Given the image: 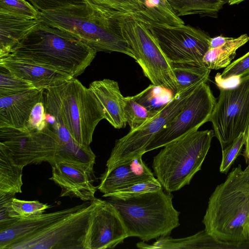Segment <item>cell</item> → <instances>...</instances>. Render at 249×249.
I'll use <instances>...</instances> for the list:
<instances>
[{
  "instance_id": "1",
  "label": "cell",
  "mask_w": 249,
  "mask_h": 249,
  "mask_svg": "<svg viewBox=\"0 0 249 249\" xmlns=\"http://www.w3.org/2000/svg\"><path fill=\"white\" fill-rule=\"evenodd\" d=\"M97 53L74 34L41 21L7 55L75 78L90 65Z\"/></svg>"
},
{
  "instance_id": "2",
  "label": "cell",
  "mask_w": 249,
  "mask_h": 249,
  "mask_svg": "<svg viewBox=\"0 0 249 249\" xmlns=\"http://www.w3.org/2000/svg\"><path fill=\"white\" fill-rule=\"evenodd\" d=\"M213 238L232 243L249 242V164L233 168L209 197L202 220Z\"/></svg>"
},
{
  "instance_id": "3",
  "label": "cell",
  "mask_w": 249,
  "mask_h": 249,
  "mask_svg": "<svg viewBox=\"0 0 249 249\" xmlns=\"http://www.w3.org/2000/svg\"><path fill=\"white\" fill-rule=\"evenodd\" d=\"M39 12L43 23L74 34L97 52H118L134 59L122 31L127 14H106L87 4Z\"/></svg>"
},
{
  "instance_id": "4",
  "label": "cell",
  "mask_w": 249,
  "mask_h": 249,
  "mask_svg": "<svg viewBox=\"0 0 249 249\" xmlns=\"http://www.w3.org/2000/svg\"><path fill=\"white\" fill-rule=\"evenodd\" d=\"M44 105L46 112L63 124L75 142L90 146L104 116L89 88L75 78L63 81L45 90Z\"/></svg>"
},
{
  "instance_id": "5",
  "label": "cell",
  "mask_w": 249,
  "mask_h": 249,
  "mask_svg": "<svg viewBox=\"0 0 249 249\" xmlns=\"http://www.w3.org/2000/svg\"><path fill=\"white\" fill-rule=\"evenodd\" d=\"M173 196L163 189L125 197H108L119 212L128 236L143 241L169 235L179 225L178 212Z\"/></svg>"
},
{
  "instance_id": "6",
  "label": "cell",
  "mask_w": 249,
  "mask_h": 249,
  "mask_svg": "<svg viewBox=\"0 0 249 249\" xmlns=\"http://www.w3.org/2000/svg\"><path fill=\"white\" fill-rule=\"evenodd\" d=\"M213 130L196 131L163 147L153 158L157 179L167 192L189 185L200 171L210 148Z\"/></svg>"
},
{
  "instance_id": "7",
  "label": "cell",
  "mask_w": 249,
  "mask_h": 249,
  "mask_svg": "<svg viewBox=\"0 0 249 249\" xmlns=\"http://www.w3.org/2000/svg\"><path fill=\"white\" fill-rule=\"evenodd\" d=\"M121 27L134 59L144 75L152 84L175 94L177 81L172 63L144 23L130 15H125L122 18Z\"/></svg>"
},
{
  "instance_id": "8",
  "label": "cell",
  "mask_w": 249,
  "mask_h": 249,
  "mask_svg": "<svg viewBox=\"0 0 249 249\" xmlns=\"http://www.w3.org/2000/svg\"><path fill=\"white\" fill-rule=\"evenodd\" d=\"M99 199L84 203L77 211L13 242L6 249H85L91 213Z\"/></svg>"
},
{
  "instance_id": "9",
  "label": "cell",
  "mask_w": 249,
  "mask_h": 249,
  "mask_svg": "<svg viewBox=\"0 0 249 249\" xmlns=\"http://www.w3.org/2000/svg\"><path fill=\"white\" fill-rule=\"evenodd\" d=\"M195 83L176 93L154 116L139 127L117 140L106 163L105 171L143 155L154 136L165 127L181 111L191 94L203 83Z\"/></svg>"
},
{
  "instance_id": "10",
  "label": "cell",
  "mask_w": 249,
  "mask_h": 249,
  "mask_svg": "<svg viewBox=\"0 0 249 249\" xmlns=\"http://www.w3.org/2000/svg\"><path fill=\"white\" fill-rule=\"evenodd\" d=\"M61 145L49 124L40 131L0 126V147L23 167L43 162L51 165Z\"/></svg>"
},
{
  "instance_id": "11",
  "label": "cell",
  "mask_w": 249,
  "mask_h": 249,
  "mask_svg": "<svg viewBox=\"0 0 249 249\" xmlns=\"http://www.w3.org/2000/svg\"><path fill=\"white\" fill-rule=\"evenodd\" d=\"M219 89L210 122L222 150L241 133H246L249 126V76L242 78L235 87Z\"/></svg>"
},
{
  "instance_id": "12",
  "label": "cell",
  "mask_w": 249,
  "mask_h": 249,
  "mask_svg": "<svg viewBox=\"0 0 249 249\" xmlns=\"http://www.w3.org/2000/svg\"><path fill=\"white\" fill-rule=\"evenodd\" d=\"M217 99L207 82L202 83L190 95L178 115L156 135L145 152L164 147L196 131L210 119Z\"/></svg>"
},
{
  "instance_id": "13",
  "label": "cell",
  "mask_w": 249,
  "mask_h": 249,
  "mask_svg": "<svg viewBox=\"0 0 249 249\" xmlns=\"http://www.w3.org/2000/svg\"><path fill=\"white\" fill-rule=\"evenodd\" d=\"M143 23L171 63L192 62L204 66L202 59L209 49L211 38L204 31L184 24L172 27Z\"/></svg>"
},
{
  "instance_id": "14",
  "label": "cell",
  "mask_w": 249,
  "mask_h": 249,
  "mask_svg": "<svg viewBox=\"0 0 249 249\" xmlns=\"http://www.w3.org/2000/svg\"><path fill=\"white\" fill-rule=\"evenodd\" d=\"M127 237L118 210L107 200L99 199L91 213L85 249H113Z\"/></svg>"
},
{
  "instance_id": "15",
  "label": "cell",
  "mask_w": 249,
  "mask_h": 249,
  "mask_svg": "<svg viewBox=\"0 0 249 249\" xmlns=\"http://www.w3.org/2000/svg\"><path fill=\"white\" fill-rule=\"evenodd\" d=\"M52 177L49 178L61 188L60 196L76 197L84 201H93L97 198V188L93 183L96 180L93 169L64 160L51 165Z\"/></svg>"
},
{
  "instance_id": "16",
  "label": "cell",
  "mask_w": 249,
  "mask_h": 249,
  "mask_svg": "<svg viewBox=\"0 0 249 249\" xmlns=\"http://www.w3.org/2000/svg\"><path fill=\"white\" fill-rule=\"evenodd\" d=\"M44 89H33L9 96H0V126L28 128L34 107L44 102Z\"/></svg>"
},
{
  "instance_id": "17",
  "label": "cell",
  "mask_w": 249,
  "mask_h": 249,
  "mask_svg": "<svg viewBox=\"0 0 249 249\" xmlns=\"http://www.w3.org/2000/svg\"><path fill=\"white\" fill-rule=\"evenodd\" d=\"M0 67L34 86L46 89L72 78L71 75L9 55L0 57Z\"/></svg>"
},
{
  "instance_id": "18",
  "label": "cell",
  "mask_w": 249,
  "mask_h": 249,
  "mask_svg": "<svg viewBox=\"0 0 249 249\" xmlns=\"http://www.w3.org/2000/svg\"><path fill=\"white\" fill-rule=\"evenodd\" d=\"M83 205V203L52 213L17 219L8 225L0 227V249H6L13 242L40 231L77 211Z\"/></svg>"
},
{
  "instance_id": "19",
  "label": "cell",
  "mask_w": 249,
  "mask_h": 249,
  "mask_svg": "<svg viewBox=\"0 0 249 249\" xmlns=\"http://www.w3.org/2000/svg\"><path fill=\"white\" fill-rule=\"evenodd\" d=\"M90 89L100 104L104 119L114 128H124L127 124L124 114V97L117 82L109 79L95 80L89 85Z\"/></svg>"
},
{
  "instance_id": "20",
  "label": "cell",
  "mask_w": 249,
  "mask_h": 249,
  "mask_svg": "<svg viewBox=\"0 0 249 249\" xmlns=\"http://www.w3.org/2000/svg\"><path fill=\"white\" fill-rule=\"evenodd\" d=\"M42 20L13 11L0 9V57L32 31Z\"/></svg>"
},
{
  "instance_id": "21",
  "label": "cell",
  "mask_w": 249,
  "mask_h": 249,
  "mask_svg": "<svg viewBox=\"0 0 249 249\" xmlns=\"http://www.w3.org/2000/svg\"><path fill=\"white\" fill-rule=\"evenodd\" d=\"M137 0L141 9L140 18L138 20L142 22H151L172 27L184 24L167 0Z\"/></svg>"
},
{
  "instance_id": "22",
  "label": "cell",
  "mask_w": 249,
  "mask_h": 249,
  "mask_svg": "<svg viewBox=\"0 0 249 249\" xmlns=\"http://www.w3.org/2000/svg\"><path fill=\"white\" fill-rule=\"evenodd\" d=\"M214 242V238L203 230L187 237L173 238L163 236L152 245L141 242L137 243L136 246L143 249H213Z\"/></svg>"
},
{
  "instance_id": "23",
  "label": "cell",
  "mask_w": 249,
  "mask_h": 249,
  "mask_svg": "<svg viewBox=\"0 0 249 249\" xmlns=\"http://www.w3.org/2000/svg\"><path fill=\"white\" fill-rule=\"evenodd\" d=\"M249 41V36L243 34L238 37H231L222 45L209 48L204 55L202 63L211 70H219L229 66L236 55V51Z\"/></svg>"
},
{
  "instance_id": "24",
  "label": "cell",
  "mask_w": 249,
  "mask_h": 249,
  "mask_svg": "<svg viewBox=\"0 0 249 249\" xmlns=\"http://www.w3.org/2000/svg\"><path fill=\"white\" fill-rule=\"evenodd\" d=\"M23 168L15 163L9 154L0 147V196H15L22 192Z\"/></svg>"
},
{
  "instance_id": "25",
  "label": "cell",
  "mask_w": 249,
  "mask_h": 249,
  "mask_svg": "<svg viewBox=\"0 0 249 249\" xmlns=\"http://www.w3.org/2000/svg\"><path fill=\"white\" fill-rule=\"evenodd\" d=\"M171 63L177 81V93L195 83L207 82L209 79L211 70L204 66L192 62Z\"/></svg>"
},
{
  "instance_id": "26",
  "label": "cell",
  "mask_w": 249,
  "mask_h": 249,
  "mask_svg": "<svg viewBox=\"0 0 249 249\" xmlns=\"http://www.w3.org/2000/svg\"><path fill=\"white\" fill-rule=\"evenodd\" d=\"M179 17L200 14L214 17L222 8L225 0H167Z\"/></svg>"
},
{
  "instance_id": "27",
  "label": "cell",
  "mask_w": 249,
  "mask_h": 249,
  "mask_svg": "<svg viewBox=\"0 0 249 249\" xmlns=\"http://www.w3.org/2000/svg\"><path fill=\"white\" fill-rule=\"evenodd\" d=\"M95 158V155L90 146L82 145L72 139L67 143L61 145L53 163L55 161L64 160L93 169Z\"/></svg>"
},
{
  "instance_id": "28",
  "label": "cell",
  "mask_w": 249,
  "mask_h": 249,
  "mask_svg": "<svg viewBox=\"0 0 249 249\" xmlns=\"http://www.w3.org/2000/svg\"><path fill=\"white\" fill-rule=\"evenodd\" d=\"M100 182L97 190L104 195L137 182L130 169L128 162L119 164L109 171H105L100 177Z\"/></svg>"
},
{
  "instance_id": "29",
  "label": "cell",
  "mask_w": 249,
  "mask_h": 249,
  "mask_svg": "<svg viewBox=\"0 0 249 249\" xmlns=\"http://www.w3.org/2000/svg\"><path fill=\"white\" fill-rule=\"evenodd\" d=\"M174 95L171 91L152 84L132 97L135 101L156 115Z\"/></svg>"
},
{
  "instance_id": "30",
  "label": "cell",
  "mask_w": 249,
  "mask_h": 249,
  "mask_svg": "<svg viewBox=\"0 0 249 249\" xmlns=\"http://www.w3.org/2000/svg\"><path fill=\"white\" fill-rule=\"evenodd\" d=\"M94 10L106 14H124L136 19L141 16V6L137 0H85Z\"/></svg>"
},
{
  "instance_id": "31",
  "label": "cell",
  "mask_w": 249,
  "mask_h": 249,
  "mask_svg": "<svg viewBox=\"0 0 249 249\" xmlns=\"http://www.w3.org/2000/svg\"><path fill=\"white\" fill-rule=\"evenodd\" d=\"M124 114L130 130L137 129L155 115L135 101L132 96L124 97Z\"/></svg>"
},
{
  "instance_id": "32",
  "label": "cell",
  "mask_w": 249,
  "mask_h": 249,
  "mask_svg": "<svg viewBox=\"0 0 249 249\" xmlns=\"http://www.w3.org/2000/svg\"><path fill=\"white\" fill-rule=\"evenodd\" d=\"M163 189L161 185L156 178L145 181L134 182L106 195L105 197H125L145 193L154 192Z\"/></svg>"
},
{
  "instance_id": "33",
  "label": "cell",
  "mask_w": 249,
  "mask_h": 249,
  "mask_svg": "<svg viewBox=\"0 0 249 249\" xmlns=\"http://www.w3.org/2000/svg\"><path fill=\"white\" fill-rule=\"evenodd\" d=\"M0 67V96H9L35 88L30 83Z\"/></svg>"
},
{
  "instance_id": "34",
  "label": "cell",
  "mask_w": 249,
  "mask_h": 249,
  "mask_svg": "<svg viewBox=\"0 0 249 249\" xmlns=\"http://www.w3.org/2000/svg\"><path fill=\"white\" fill-rule=\"evenodd\" d=\"M246 142V133H241L231 144L222 149L220 172L227 174L237 158L241 154Z\"/></svg>"
},
{
  "instance_id": "35",
  "label": "cell",
  "mask_w": 249,
  "mask_h": 249,
  "mask_svg": "<svg viewBox=\"0 0 249 249\" xmlns=\"http://www.w3.org/2000/svg\"><path fill=\"white\" fill-rule=\"evenodd\" d=\"M216 75L222 79L233 76L242 78L249 76V52L231 63L222 73H217Z\"/></svg>"
},
{
  "instance_id": "36",
  "label": "cell",
  "mask_w": 249,
  "mask_h": 249,
  "mask_svg": "<svg viewBox=\"0 0 249 249\" xmlns=\"http://www.w3.org/2000/svg\"><path fill=\"white\" fill-rule=\"evenodd\" d=\"M0 9L37 18L40 12L27 0H0Z\"/></svg>"
},
{
  "instance_id": "37",
  "label": "cell",
  "mask_w": 249,
  "mask_h": 249,
  "mask_svg": "<svg viewBox=\"0 0 249 249\" xmlns=\"http://www.w3.org/2000/svg\"><path fill=\"white\" fill-rule=\"evenodd\" d=\"M39 12L56 10L86 4L85 0H27Z\"/></svg>"
},
{
  "instance_id": "38",
  "label": "cell",
  "mask_w": 249,
  "mask_h": 249,
  "mask_svg": "<svg viewBox=\"0 0 249 249\" xmlns=\"http://www.w3.org/2000/svg\"><path fill=\"white\" fill-rule=\"evenodd\" d=\"M143 155H140L127 161L130 169L136 182L155 178L154 174L144 163Z\"/></svg>"
},
{
  "instance_id": "39",
  "label": "cell",
  "mask_w": 249,
  "mask_h": 249,
  "mask_svg": "<svg viewBox=\"0 0 249 249\" xmlns=\"http://www.w3.org/2000/svg\"><path fill=\"white\" fill-rule=\"evenodd\" d=\"M46 109L44 102L37 103L33 107L28 124L30 130H42L49 124L45 120Z\"/></svg>"
},
{
  "instance_id": "40",
  "label": "cell",
  "mask_w": 249,
  "mask_h": 249,
  "mask_svg": "<svg viewBox=\"0 0 249 249\" xmlns=\"http://www.w3.org/2000/svg\"><path fill=\"white\" fill-rule=\"evenodd\" d=\"M230 38L231 37H225L222 36H219L213 38H211L209 48H215L218 47L224 44L226 42L230 39Z\"/></svg>"
},
{
  "instance_id": "41",
  "label": "cell",
  "mask_w": 249,
  "mask_h": 249,
  "mask_svg": "<svg viewBox=\"0 0 249 249\" xmlns=\"http://www.w3.org/2000/svg\"><path fill=\"white\" fill-rule=\"evenodd\" d=\"M245 149L243 155L246 161V163H249V124L246 132V142L245 144Z\"/></svg>"
},
{
  "instance_id": "42",
  "label": "cell",
  "mask_w": 249,
  "mask_h": 249,
  "mask_svg": "<svg viewBox=\"0 0 249 249\" xmlns=\"http://www.w3.org/2000/svg\"><path fill=\"white\" fill-rule=\"evenodd\" d=\"M245 0H225L226 2H227L230 5L238 4Z\"/></svg>"
},
{
  "instance_id": "43",
  "label": "cell",
  "mask_w": 249,
  "mask_h": 249,
  "mask_svg": "<svg viewBox=\"0 0 249 249\" xmlns=\"http://www.w3.org/2000/svg\"><path fill=\"white\" fill-rule=\"evenodd\" d=\"M248 164H249V163H248Z\"/></svg>"
}]
</instances>
